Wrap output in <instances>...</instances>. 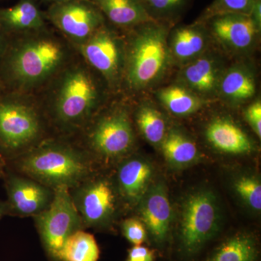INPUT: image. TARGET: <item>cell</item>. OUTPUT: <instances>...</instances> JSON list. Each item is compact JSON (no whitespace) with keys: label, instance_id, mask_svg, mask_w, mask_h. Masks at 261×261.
Here are the masks:
<instances>
[{"label":"cell","instance_id":"cell-1","mask_svg":"<svg viewBox=\"0 0 261 261\" xmlns=\"http://www.w3.org/2000/svg\"><path fill=\"white\" fill-rule=\"evenodd\" d=\"M68 58L65 43L44 29L23 34L5 56L3 71L13 87L25 92L58 75Z\"/></svg>","mask_w":261,"mask_h":261},{"label":"cell","instance_id":"cell-2","mask_svg":"<svg viewBox=\"0 0 261 261\" xmlns=\"http://www.w3.org/2000/svg\"><path fill=\"white\" fill-rule=\"evenodd\" d=\"M20 174L53 190H72L92 176L89 154L84 149L59 141H45L8 162ZM7 167V168H8Z\"/></svg>","mask_w":261,"mask_h":261},{"label":"cell","instance_id":"cell-3","mask_svg":"<svg viewBox=\"0 0 261 261\" xmlns=\"http://www.w3.org/2000/svg\"><path fill=\"white\" fill-rule=\"evenodd\" d=\"M58 74L51 91V118L65 132L82 129L97 107V84L88 68L82 63L65 67Z\"/></svg>","mask_w":261,"mask_h":261},{"label":"cell","instance_id":"cell-4","mask_svg":"<svg viewBox=\"0 0 261 261\" xmlns=\"http://www.w3.org/2000/svg\"><path fill=\"white\" fill-rule=\"evenodd\" d=\"M137 27L125 58L127 82L137 90L159 80L167 68L170 58L166 25L154 20Z\"/></svg>","mask_w":261,"mask_h":261},{"label":"cell","instance_id":"cell-5","mask_svg":"<svg viewBox=\"0 0 261 261\" xmlns=\"http://www.w3.org/2000/svg\"><path fill=\"white\" fill-rule=\"evenodd\" d=\"M44 126L37 107L25 99H0V148L7 161L39 144Z\"/></svg>","mask_w":261,"mask_h":261},{"label":"cell","instance_id":"cell-6","mask_svg":"<svg viewBox=\"0 0 261 261\" xmlns=\"http://www.w3.org/2000/svg\"><path fill=\"white\" fill-rule=\"evenodd\" d=\"M221 214L216 196L208 190L190 194L184 202L179 240L183 251L195 255L219 231Z\"/></svg>","mask_w":261,"mask_h":261},{"label":"cell","instance_id":"cell-7","mask_svg":"<svg viewBox=\"0 0 261 261\" xmlns=\"http://www.w3.org/2000/svg\"><path fill=\"white\" fill-rule=\"evenodd\" d=\"M54 190V198L49 207L33 218L48 255L53 260L60 261L67 239L84 227L69 190L59 187Z\"/></svg>","mask_w":261,"mask_h":261},{"label":"cell","instance_id":"cell-8","mask_svg":"<svg viewBox=\"0 0 261 261\" xmlns=\"http://www.w3.org/2000/svg\"><path fill=\"white\" fill-rule=\"evenodd\" d=\"M69 192L84 227H102L114 216L116 194L106 178L91 176Z\"/></svg>","mask_w":261,"mask_h":261},{"label":"cell","instance_id":"cell-9","mask_svg":"<svg viewBox=\"0 0 261 261\" xmlns=\"http://www.w3.org/2000/svg\"><path fill=\"white\" fill-rule=\"evenodd\" d=\"M45 18L78 45L105 24L100 10L89 0H70L51 5Z\"/></svg>","mask_w":261,"mask_h":261},{"label":"cell","instance_id":"cell-10","mask_svg":"<svg viewBox=\"0 0 261 261\" xmlns=\"http://www.w3.org/2000/svg\"><path fill=\"white\" fill-rule=\"evenodd\" d=\"M89 148L105 159H117L129 152L135 135L129 118L123 111H116L99 118L88 132Z\"/></svg>","mask_w":261,"mask_h":261},{"label":"cell","instance_id":"cell-11","mask_svg":"<svg viewBox=\"0 0 261 261\" xmlns=\"http://www.w3.org/2000/svg\"><path fill=\"white\" fill-rule=\"evenodd\" d=\"M3 178L8 195V215L34 217L46 210L54 198V190L10 168L5 170Z\"/></svg>","mask_w":261,"mask_h":261},{"label":"cell","instance_id":"cell-12","mask_svg":"<svg viewBox=\"0 0 261 261\" xmlns=\"http://www.w3.org/2000/svg\"><path fill=\"white\" fill-rule=\"evenodd\" d=\"M79 46L87 63L106 80L114 82L118 78L124 61L123 47L116 34L106 24Z\"/></svg>","mask_w":261,"mask_h":261},{"label":"cell","instance_id":"cell-13","mask_svg":"<svg viewBox=\"0 0 261 261\" xmlns=\"http://www.w3.org/2000/svg\"><path fill=\"white\" fill-rule=\"evenodd\" d=\"M140 213L142 222L154 241L164 243L167 238L172 218V209L166 187L158 183L141 199Z\"/></svg>","mask_w":261,"mask_h":261},{"label":"cell","instance_id":"cell-14","mask_svg":"<svg viewBox=\"0 0 261 261\" xmlns=\"http://www.w3.org/2000/svg\"><path fill=\"white\" fill-rule=\"evenodd\" d=\"M208 20L214 35L228 47L239 50L250 47L258 33L250 15L229 13Z\"/></svg>","mask_w":261,"mask_h":261},{"label":"cell","instance_id":"cell-15","mask_svg":"<svg viewBox=\"0 0 261 261\" xmlns=\"http://www.w3.org/2000/svg\"><path fill=\"white\" fill-rule=\"evenodd\" d=\"M0 27L6 33L38 32L46 29L45 15L36 0H20L11 8L0 9Z\"/></svg>","mask_w":261,"mask_h":261},{"label":"cell","instance_id":"cell-16","mask_svg":"<svg viewBox=\"0 0 261 261\" xmlns=\"http://www.w3.org/2000/svg\"><path fill=\"white\" fill-rule=\"evenodd\" d=\"M151 176L152 168L148 163L138 159L127 160L117 174L118 191L127 202L136 203L147 192Z\"/></svg>","mask_w":261,"mask_h":261},{"label":"cell","instance_id":"cell-17","mask_svg":"<svg viewBox=\"0 0 261 261\" xmlns=\"http://www.w3.org/2000/svg\"><path fill=\"white\" fill-rule=\"evenodd\" d=\"M117 27L133 28L154 21L142 0H89Z\"/></svg>","mask_w":261,"mask_h":261},{"label":"cell","instance_id":"cell-18","mask_svg":"<svg viewBox=\"0 0 261 261\" xmlns=\"http://www.w3.org/2000/svg\"><path fill=\"white\" fill-rule=\"evenodd\" d=\"M205 136L213 147L221 152L245 154L252 150L251 141L246 134L232 121L225 118L211 122Z\"/></svg>","mask_w":261,"mask_h":261},{"label":"cell","instance_id":"cell-19","mask_svg":"<svg viewBox=\"0 0 261 261\" xmlns=\"http://www.w3.org/2000/svg\"><path fill=\"white\" fill-rule=\"evenodd\" d=\"M257 257L254 238L246 233H238L221 243L207 261H255Z\"/></svg>","mask_w":261,"mask_h":261},{"label":"cell","instance_id":"cell-20","mask_svg":"<svg viewBox=\"0 0 261 261\" xmlns=\"http://www.w3.org/2000/svg\"><path fill=\"white\" fill-rule=\"evenodd\" d=\"M99 249L93 235L79 230L67 239L63 245L60 261H98Z\"/></svg>","mask_w":261,"mask_h":261},{"label":"cell","instance_id":"cell-21","mask_svg":"<svg viewBox=\"0 0 261 261\" xmlns=\"http://www.w3.org/2000/svg\"><path fill=\"white\" fill-rule=\"evenodd\" d=\"M161 146L166 159L176 166L193 162L198 154L195 144L177 130H171L166 135Z\"/></svg>","mask_w":261,"mask_h":261},{"label":"cell","instance_id":"cell-22","mask_svg":"<svg viewBox=\"0 0 261 261\" xmlns=\"http://www.w3.org/2000/svg\"><path fill=\"white\" fill-rule=\"evenodd\" d=\"M183 77L192 89L202 93L210 92L217 83L216 63L209 58H199L186 67Z\"/></svg>","mask_w":261,"mask_h":261},{"label":"cell","instance_id":"cell-23","mask_svg":"<svg viewBox=\"0 0 261 261\" xmlns=\"http://www.w3.org/2000/svg\"><path fill=\"white\" fill-rule=\"evenodd\" d=\"M205 47V35L197 27H181L173 34L172 51L176 58L181 61L195 58Z\"/></svg>","mask_w":261,"mask_h":261},{"label":"cell","instance_id":"cell-24","mask_svg":"<svg viewBox=\"0 0 261 261\" xmlns=\"http://www.w3.org/2000/svg\"><path fill=\"white\" fill-rule=\"evenodd\" d=\"M159 99L170 112L187 116L198 111L202 106L200 98L179 86H171L159 92Z\"/></svg>","mask_w":261,"mask_h":261},{"label":"cell","instance_id":"cell-25","mask_svg":"<svg viewBox=\"0 0 261 261\" xmlns=\"http://www.w3.org/2000/svg\"><path fill=\"white\" fill-rule=\"evenodd\" d=\"M221 89L224 95L231 100H246L255 94V82L246 70L236 68L224 75L221 80Z\"/></svg>","mask_w":261,"mask_h":261},{"label":"cell","instance_id":"cell-26","mask_svg":"<svg viewBox=\"0 0 261 261\" xmlns=\"http://www.w3.org/2000/svg\"><path fill=\"white\" fill-rule=\"evenodd\" d=\"M136 120L146 140L152 145L162 143L166 136V125L159 111L150 106H142L137 111Z\"/></svg>","mask_w":261,"mask_h":261},{"label":"cell","instance_id":"cell-27","mask_svg":"<svg viewBox=\"0 0 261 261\" xmlns=\"http://www.w3.org/2000/svg\"><path fill=\"white\" fill-rule=\"evenodd\" d=\"M237 193L251 208L261 209V185L257 178L245 176L237 180L234 184Z\"/></svg>","mask_w":261,"mask_h":261},{"label":"cell","instance_id":"cell-28","mask_svg":"<svg viewBox=\"0 0 261 261\" xmlns=\"http://www.w3.org/2000/svg\"><path fill=\"white\" fill-rule=\"evenodd\" d=\"M255 0H215L202 18L208 20L216 15L240 13L250 15Z\"/></svg>","mask_w":261,"mask_h":261},{"label":"cell","instance_id":"cell-29","mask_svg":"<svg viewBox=\"0 0 261 261\" xmlns=\"http://www.w3.org/2000/svg\"><path fill=\"white\" fill-rule=\"evenodd\" d=\"M122 231L129 243L135 245H142L147 238L145 224L140 220L129 218L124 220L121 225Z\"/></svg>","mask_w":261,"mask_h":261},{"label":"cell","instance_id":"cell-30","mask_svg":"<svg viewBox=\"0 0 261 261\" xmlns=\"http://www.w3.org/2000/svg\"><path fill=\"white\" fill-rule=\"evenodd\" d=\"M187 0H142L147 13L152 18V14L166 15L181 8Z\"/></svg>","mask_w":261,"mask_h":261},{"label":"cell","instance_id":"cell-31","mask_svg":"<svg viewBox=\"0 0 261 261\" xmlns=\"http://www.w3.org/2000/svg\"><path fill=\"white\" fill-rule=\"evenodd\" d=\"M245 118L255 134L261 137V102L256 101L247 108L245 113Z\"/></svg>","mask_w":261,"mask_h":261},{"label":"cell","instance_id":"cell-32","mask_svg":"<svg viewBox=\"0 0 261 261\" xmlns=\"http://www.w3.org/2000/svg\"><path fill=\"white\" fill-rule=\"evenodd\" d=\"M154 254L152 250L142 245H135L128 252L126 261H153Z\"/></svg>","mask_w":261,"mask_h":261},{"label":"cell","instance_id":"cell-33","mask_svg":"<svg viewBox=\"0 0 261 261\" xmlns=\"http://www.w3.org/2000/svg\"><path fill=\"white\" fill-rule=\"evenodd\" d=\"M250 16L253 20L257 29L260 30L261 25V0H255L252 9L250 10Z\"/></svg>","mask_w":261,"mask_h":261},{"label":"cell","instance_id":"cell-34","mask_svg":"<svg viewBox=\"0 0 261 261\" xmlns=\"http://www.w3.org/2000/svg\"><path fill=\"white\" fill-rule=\"evenodd\" d=\"M5 32L0 27V58H2L6 53L7 43L5 39Z\"/></svg>","mask_w":261,"mask_h":261},{"label":"cell","instance_id":"cell-35","mask_svg":"<svg viewBox=\"0 0 261 261\" xmlns=\"http://www.w3.org/2000/svg\"><path fill=\"white\" fill-rule=\"evenodd\" d=\"M8 215V207L6 201L0 200V220L3 216Z\"/></svg>","mask_w":261,"mask_h":261},{"label":"cell","instance_id":"cell-36","mask_svg":"<svg viewBox=\"0 0 261 261\" xmlns=\"http://www.w3.org/2000/svg\"><path fill=\"white\" fill-rule=\"evenodd\" d=\"M7 167H8V161H7L6 158L5 157L3 151H2L1 148H0V169L5 171Z\"/></svg>","mask_w":261,"mask_h":261},{"label":"cell","instance_id":"cell-37","mask_svg":"<svg viewBox=\"0 0 261 261\" xmlns=\"http://www.w3.org/2000/svg\"><path fill=\"white\" fill-rule=\"evenodd\" d=\"M42 1L53 5L57 4V3H65V2L70 1V0H42Z\"/></svg>","mask_w":261,"mask_h":261},{"label":"cell","instance_id":"cell-38","mask_svg":"<svg viewBox=\"0 0 261 261\" xmlns=\"http://www.w3.org/2000/svg\"><path fill=\"white\" fill-rule=\"evenodd\" d=\"M4 171H3V170L0 169V178H3V174H4Z\"/></svg>","mask_w":261,"mask_h":261}]
</instances>
